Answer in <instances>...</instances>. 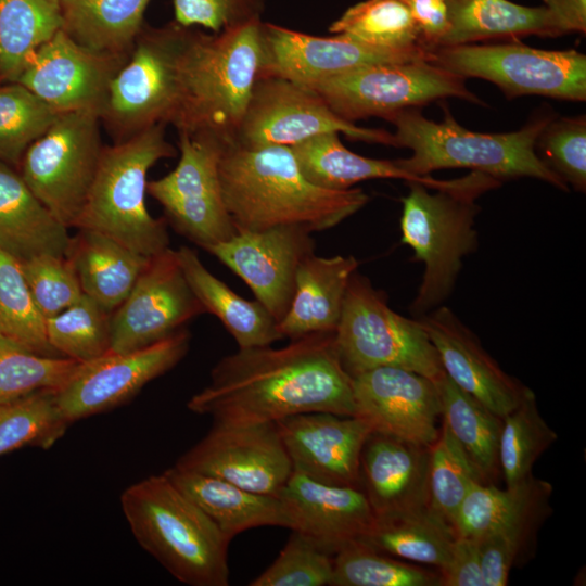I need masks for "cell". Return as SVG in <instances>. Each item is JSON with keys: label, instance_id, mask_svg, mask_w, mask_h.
I'll list each match as a JSON object with an SVG mask.
<instances>
[{"label": "cell", "instance_id": "cell-1", "mask_svg": "<svg viewBox=\"0 0 586 586\" xmlns=\"http://www.w3.org/2000/svg\"><path fill=\"white\" fill-rule=\"evenodd\" d=\"M334 333L308 334L281 348H239L215 365L188 408L220 423L277 422L319 411L355 416L353 378L341 364Z\"/></svg>", "mask_w": 586, "mask_h": 586}, {"label": "cell", "instance_id": "cell-2", "mask_svg": "<svg viewBox=\"0 0 586 586\" xmlns=\"http://www.w3.org/2000/svg\"><path fill=\"white\" fill-rule=\"evenodd\" d=\"M222 198L237 231L296 227L309 233L335 227L369 201L359 188L329 190L309 182L289 146L225 145Z\"/></svg>", "mask_w": 586, "mask_h": 586}, {"label": "cell", "instance_id": "cell-3", "mask_svg": "<svg viewBox=\"0 0 586 586\" xmlns=\"http://www.w3.org/2000/svg\"><path fill=\"white\" fill-rule=\"evenodd\" d=\"M262 21L214 35L190 31L180 95L170 124L178 133L233 144L260 73Z\"/></svg>", "mask_w": 586, "mask_h": 586}, {"label": "cell", "instance_id": "cell-4", "mask_svg": "<svg viewBox=\"0 0 586 586\" xmlns=\"http://www.w3.org/2000/svg\"><path fill=\"white\" fill-rule=\"evenodd\" d=\"M444 119L433 122L417 107L397 111L384 119L395 126L394 146L407 148L411 155L395 160L406 171L429 176L446 168H469L499 181L522 177L543 180L569 191L566 183L549 169L535 151V141L553 117L539 111L521 129L505 133H482L459 125L446 105Z\"/></svg>", "mask_w": 586, "mask_h": 586}, {"label": "cell", "instance_id": "cell-5", "mask_svg": "<svg viewBox=\"0 0 586 586\" xmlns=\"http://www.w3.org/2000/svg\"><path fill=\"white\" fill-rule=\"evenodd\" d=\"M403 199L402 241L424 265L422 281L410 306L421 317L438 307L451 293L464 256L475 251L477 199L501 186L498 179L476 170L450 179L440 189L409 181Z\"/></svg>", "mask_w": 586, "mask_h": 586}, {"label": "cell", "instance_id": "cell-6", "mask_svg": "<svg viewBox=\"0 0 586 586\" xmlns=\"http://www.w3.org/2000/svg\"><path fill=\"white\" fill-rule=\"evenodd\" d=\"M120 506L136 540L179 582L229 584L230 542L164 472L128 486Z\"/></svg>", "mask_w": 586, "mask_h": 586}, {"label": "cell", "instance_id": "cell-7", "mask_svg": "<svg viewBox=\"0 0 586 586\" xmlns=\"http://www.w3.org/2000/svg\"><path fill=\"white\" fill-rule=\"evenodd\" d=\"M165 126L156 124L103 146L74 228L102 232L148 257L169 247L166 219L154 218L145 202L150 168L176 155Z\"/></svg>", "mask_w": 586, "mask_h": 586}, {"label": "cell", "instance_id": "cell-8", "mask_svg": "<svg viewBox=\"0 0 586 586\" xmlns=\"http://www.w3.org/2000/svg\"><path fill=\"white\" fill-rule=\"evenodd\" d=\"M334 334L341 364L352 378L378 367L404 368L435 383L445 377L420 321L394 311L384 293L357 270L349 279Z\"/></svg>", "mask_w": 586, "mask_h": 586}, {"label": "cell", "instance_id": "cell-9", "mask_svg": "<svg viewBox=\"0 0 586 586\" xmlns=\"http://www.w3.org/2000/svg\"><path fill=\"white\" fill-rule=\"evenodd\" d=\"M190 30L177 23L141 31L113 77L100 119L114 142L153 125L170 124L180 95L182 54Z\"/></svg>", "mask_w": 586, "mask_h": 586}, {"label": "cell", "instance_id": "cell-10", "mask_svg": "<svg viewBox=\"0 0 586 586\" xmlns=\"http://www.w3.org/2000/svg\"><path fill=\"white\" fill-rule=\"evenodd\" d=\"M429 62L450 73L495 84L508 99L526 94L586 100V56L528 47L517 40L494 44L438 47Z\"/></svg>", "mask_w": 586, "mask_h": 586}, {"label": "cell", "instance_id": "cell-11", "mask_svg": "<svg viewBox=\"0 0 586 586\" xmlns=\"http://www.w3.org/2000/svg\"><path fill=\"white\" fill-rule=\"evenodd\" d=\"M100 115L61 113L26 150L18 171L43 205L74 228L91 188L103 150Z\"/></svg>", "mask_w": 586, "mask_h": 586}, {"label": "cell", "instance_id": "cell-12", "mask_svg": "<svg viewBox=\"0 0 586 586\" xmlns=\"http://www.w3.org/2000/svg\"><path fill=\"white\" fill-rule=\"evenodd\" d=\"M309 88L336 115L354 124L449 97L485 105L467 88L464 77L425 60L369 65Z\"/></svg>", "mask_w": 586, "mask_h": 586}, {"label": "cell", "instance_id": "cell-13", "mask_svg": "<svg viewBox=\"0 0 586 586\" xmlns=\"http://www.w3.org/2000/svg\"><path fill=\"white\" fill-rule=\"evenodd\" d=\"M179 161L167 175L148 181V193L163 207L165 219L203 250L238 231L221 192L219 162L225 144L205 135L178 133Z\"/></svg>", "mask_w": 586, "mask_h": 586}, {"label": "cell", "instance_id": "cell-14", "mask_svg": "<svg viewBox=\"0 0 586 586\" xmlns=\"http://www.w3.org/2000/svg\"><path fill=\"white\" fill-rule=\"evenodd\" d=\"M326 132L394 145L393 133L346 122L309 87L269 75L256 79L233 144L245 149L290 148Z\"/></svg>", "mask_w": 586, "mask_h": 586}, {"label": "cell", "instance_id": "cell-15", "mask_svg": "<svg viewBox=\"0 0 586 586\" xmlns=\"http://www.w3.org/2000/svg\"><path fill=\"white\" fill-rule=\"evenodd\" d=\"M189 344L190 333L184 328L143 348L109 352L79 362L54 392L59 410L71 424L124 404L149 382L174 368L187 354Z\"/></svg>", "mask_w": 586, "mask_h": 586}, {"label": "cell", "instance_id": "cell-16", "mask_svg": "<svg viewBox=\"0 0 586 586\" xmlns=\"http://www.w3.org/2000/svg\"><path fill=\"white\" fill-rule=\"evenodd\" d=\"M205 313L170 247L150 257L131 291L111 316L112 353L157 343Z\"/></svg>", "mask_w": 586, "mask_h": 586}, {"label": "cell", "instance_id": "cell-17", "mask_svg": "<svg viewBox=\"0 0 586 586\" xmlns=\"http://www.w3.org/2000/svg\"><path fill=\"white\" fill-rule=\"evenodd\" d=\"M175 466L272 496H279L293 472L276 422H214Z\"/></svg>", "mask_w": 586, "mask_h": 586}, {"label": "cell", "instance_id": "cell-18", "mask_svg": "<svg viewBox=\"0 0 586 586\" xmlns=\"http://www.w3.org/2000/svg\"><path fill=\"white\" fill-rule=\"evenodd\" d=\"M260 35L259 75L278 76L308 87L369 65L429 61L431 52L419 46L374 47L344 34L307 35L263 22Z\"/></svg>", "mask_w": 586, "mask_h": 586}, {"label": "cell", "instance_id": "cell-19", "mask_svg": "<svg viewBox=\"0 0 586 586\" xmlns=\"http://www.w3.org/2000/svg\"><path fill=\"white\" fill-rule=\"evenodd\" d=\"M128 54L90 50L61 29L37 50L16 82L59 114L90 111L101 116L110 84Z\"/></svg>", "mask_w": 586, "mask_h": 586}, {"label": "cell", "instance_id": "cell-20", "mask_svg": "<svg viewBox=\"0 0 586 586\" xmlns=\"http://www.w3.org/2000/svg\"><path fill=\"white\" fill-rule=\"evenodd\" d=\"M355 416L373 432L430 448L438 437L441 398L435 382L398 367H378L353 377Z\"/></svg>", "mask_w": 586, "mask_h": 586}, {"label": "cell", "instance_id": "cell-21", "mask_svg": "<svg viewBox=\"0 0 586 586\" xmlns=\"http://www.w3.org/2000/svg\"><path fill=\"white\" fill-rule=\"evenodd\" d=\"M310 234L296 227L238 231L206 251L241 278L279 322L290 307L300 265L315 253Z\"/></svg>", "mask_w": 586, "mask_h": 586}, {"label": "cell", "instance_id": "cell-22", "mask_svg": "<svg viewBox=\"0 0 586 586\" xmlns=\"http://www.w3.org/2000/svg\"><path fill=\"white\" fill-rule=\"evenodd\" d=\"M293 471L320 482L360 487L369 423L357 416L305 412L276 422Z\"/></svg>", "mask_w": 586, "mask_h": 586}, {"label": "cell", "instance_id": "cell-23", "mask_svg": "<svg viewBox=\"0 0 586 586\" xmlns=\"http://www.w3.org/2000/svg\"><path fill=\"white\" fill-rule=\"evenodd\" d=\"M418 320L456 385L501 419L522 402L530 388L500 368L451 309L440 305Z\"/></svg>", "mask_w": 586, "mask_h": 586}, {"label": "cell", "instance_id": "cell-24", "mask_svg": "<svg viewBox=\"0 0 586 586\" xmlns=\"http://www.w3.org/2000/svg\"><path fill=\"white\" fill-rule=\"evenodd\" d=\"M279 497L291 520L290 530L333 556L362 539L375 518L360 487L320 482L297 471Z\"/></svg>", "mask_w": 586, "mask_h": 586}, {"label": "cell", "instance_id": "cell-25", "mask_svg": "<svg viewBox=\"0 0 586 586\" xmlns=\"http://www.w3.org/2000/svg\"><path fill=\"white\" fill-rule=\"evenodd\" d=\"M430 448L371 432L360 456V488L374 515L429 506Z\"/></svg>", "mask_w": 586, "mask_h": 586}, {"label": "cell", "instance_id": "cell-26", "mask_svg": "<svg viewBox=\"0 0 586 586\" xmlns=\"http://www.w3.org/2000/svg\"><path fill=\"white\" fill-rule=\"evenodd\" d=\"M358 265L354 256L322 257L314 253L305 258L296 272L290 307L278 322L282 339L335 332L349 279Z\"/></svg>", "mask_w": 586, "mask_h": 586}, {"label": "cell", "instance_id": "cell-27", "mask_svg": "<svg viewBox=\"0 0 586 586\" xmlns=\"http://www.w3.org/2000/svg\"><path fill=\"white\" fill-rule=\"evenodd\" d=\"M20 171L0 161V250L21 264L42 254L66 256L72 237Z\"/></svg>", "mask_w": 586, "mask_h": 586}, {"label": "cell", "instance_id": "cell-28", "mask_svg": "<svg viewBox=\"0 0 586 586\" xmlns=\"http://www.w3.org/2000/svg\"><path fill=\"white\" fill-rule=\"evenodd\" d=\"M164 473L216 524L227 540L258 526L291 528L279 496L247 491L222 479L174 466Z\"/></svg>", "mask_w": 586, "mask_h": 586}, {"label": "cell", "instance_id": "cell-29", "mask_svg": "<svg viewBox=\"0 0 586 586\" xmlns=\"http://www.w3.org/2000/svg\"><path fill=\"white\" fill-rule=\"evenodd\" d=\"M551 492L550 483L532 474L505 489L480 483L462 501L454 530L457 536L474 538L497 531L531 537L547 514Z\"/></svg>", "mask_w": 586, "mask_h": 586}, {"label": "cell", "instance_id": "cell-30", "mask_svg": "<svg viewBox=\"0 0 586 586\" xmlns=\"http://www.w3.org/2000/svg\"><path fill=\"white\" fill-rule=\"evenodd\" d=\"M66 257L75 268L82 293L111 313L127 297L150 259L114 238L89 229H78L72 237Z\"/></svg>", "mask_w": 586, "mask_h": 586}, {"label": "cell", "instance_id": "cell-31", "mask_svg": "<svg viewBox=\"0 0 586 586\" xmlns=\"http://www.w3.org/2000/svg\"><path fill=\"white\" fill-rule=\"evenodd\" d=\"M449 29L440 47L491 39H517L528 35L559 37L565 34L545 7H526L508 0H445Z\"/></svg>", "mask_w": 586, "mask_h": 586}, {"label": "cell", "instance_id": "cell-32", "mask_svg": "<svg viewBox=\"0 0 586 586\" xmlns=\"http://www.w3.org/2000/svg\"><path fill=\"white\" fill-rule=\"evenodd\" d=\"M176 254L204 310L219 319L239 348L271 345L282 339L278 322L260 302L235 293L204 266L192 249L182 245Z\"/></svg>", "mask_w": 586, "mask_h": 586}, {"label": "cell", "instance_id": "cell-33", "mask_svg": "<svg viewBox=\"0 0 586 586\" xmlns=\"http://www.w3.org/2000/svg\"><path fill=\"white\" fill-rule=\"evenodd\" d=\"M304 177L329 190H347L371 179L416 181L430 189L445 187L449 180L410 174L396 161L361 156L343 145L337 132H326L290 146Z\"/></svg>", "mask_w": 586, "mask_h": 586}, {"label": "cell", "instance_id": "cell-34", "mask_svg": "<svg viewBox=\"0 0 586 586\" xmlns=\"http://www.w3.org/2000/svg\"><path fill=\"white\" fill-rule=\"evenodd\" d=\"M457 534L453 525L429 506L375 515L360 539L385 555L441 571L447 563Z\"/></svg>", "mask_w": 586, "mask_h": 586}, {"label": "cell", "instance_id": "cell-35", "mask_svg": "<svg viewBox=\"0 0 586 586\" xmlns=\"http://www.w3.org/2000/svg\"><path fill=\"white\" fill-rule=\"evenodd\" d=\"M151 0H61L62 29L79 44L128 54L142 31Z\"/></svg>", "mask_w": 586, "mask_h": 586}, {"label": "cell", "instance_id": "cell-36", "mask_svg": "<svg viewBox=\"0 0 586 586\" xmlns=\"http://www.w3.org/2000/svg\"><path fill=\"white\" fill-rule=\"evenodd\" d=\"M62 26L61 0H0V84L16 82Z\"/></svg>", "mask_w": 586, "mask_h": 586}, {"label": "cell", "instance_id": "cell-37", "mask_svg": "<svg viewBox=\"0 0 586 586\" xmlns=\"http://www.w3.org/2000/svg\"><path fill=\"white\" fill-rule=\"evenodd\" d=\"M443 422L462 447L483 480L496 477L502 419L446 374L436 383Z\"/></svg>", "mask_w": 586, "mask_h": 586}, {"label": "cell", "instance_id": "cell-38", "mask_svg": "<svg viewBox=\"0 0 586 586\" xmlns=\"http://www.w3.org/2000/svg\"><path fill=\"white\" fill-rule=\"evenodd\" d=\"M558 438L544 420L532 390L522 402L502 418L498 461L507 486H512L532 474L539 456Z\"/></svg>", "mask_w": 586, "mask_h": 586}, {"label": "cell", "instance_id": "cell-39", "mask_svg": "<svg viewBox=\"0 0 586 586\" xmlns=\"http://www.w3.org/2000/svg\"><path fill=\"white\" fill-rule=\"evenodd\" d=\"M0 335L41 355L60 356L49 344L46 319L31 296L21 263L0 250Z\"/></svg>", "mask_w": 586, "mask_h": 586}, {"label": "cell", "instance_id": "cell-40", "mask_svg": "<svg viewBox=\"0 0 586 586\" xmlns=\"http://www.w3.org/2000/svg\"><path fill=\"white\" fill-rule=\"evenodd\" d=\"M329 30L374 47L393 49L421 47L407 0L358 2L334 21Z\"/></svg>", "mask_w": 586, "mask_h": 586}, {"label": "cell", "instance_id": "cell-41", "mask_svg": "<svg viewBox=\"0 0 586 586\" xmlns=\"http://www.w3.org/2000/svg\"><path fill=\"white\" fill-rule=\"evenodd\" d=\"M111 311L84 294L72 306L46 319L49 344L58 355L78 362L99 358L111 348Z\"/></svg>", "mask_w": 586, "mask_h": 586}, {"label": "cell", "instance_id": "cell-42", "mask_svg": "<svg viewBox=\"0 0 586 586\" xmlns=\"http://www.w3.org/2000/svg\"><path fill=\"white\" fill-rule=\"evenodd\" d=\"M331 586H442V577L358 540L334 555Z\"/></svg>", "mask_w": 586, "mask_h": 586}, {"label": "cell", "instance_id": "cell-43", "mask_svg": "<svg viewBox=\"0 0 586 586\" xmlns=\"http://www.w3.org/2000/svg\"><path fill=\"white\" fill-rule=\"evenodd\" d=\"M53 391H38L0 405V456L24 446L43 449L66 431Z\"/></svg>", "mask_w": 586, "mask_h": 586}, {"label": "cell", "instance_id": "cell-44", "mask_svg": "<svg viewBox=\"0 0 586 586\" xmlns=\"http://www.w3.org/2000/svg\"><path fill=\"white\" fill-rule=\"evenodd\" d=\"M480 483L486 482L443 422L430 447L429 507L454 525L462 501Z\"/></svg>", "mask_w": 586, "mask_h": 586}, {"label": "cell", "instance_id": "cell-45", "mask_svg": "<svg viewBox=\"0 0 586 586\" xmlns=\"http://www.w3.org/2000/svg\"><path fill=\"white\" fill-rule=\"evenodd\" d=\"M58 115L20 82L0 84V161L18 169L26 150Z\"/></svg>", "mask_w": 586, "mask_h": 586}, {"label": "cell", "instance_id": "cell-46", "mask_svg": "<svg viewBox=\"0 0 586 586\" xmlns=\"http://www.w3.org/2000/svg\"><path fill=\"white\" fill-rule=\"evenodd\" d=\"M78 364L35 353L0 335V405L38 391H58Z\"/></svg>", "mask_w": 586, "mask_h": 586}, {"label": "cell", "instance_id": "cell-47", "mask_svg": "<svg viewBox=\"0 0 586 586\" xmlns=\"http://www.w3.org/2000/svg\"><path fill=\"white\" fill-rule=\"evenodd\" d=\"M542 162L576 191L586 190V118L552 117L535 141Z\"/></svg>", "mask_w": 586, "mask_h": 586}, {"label": "cell", "instance_id": "cell-48", "mask_svg": "<svg viewBox=\"0 0 586 586\" xmlns=\"http://www.w3.org/2000/svg\"><path fill=\"white\" fill-rule=\"evenodd\" d=\"M333 555L292 531L277 559L251 586H326L333 579Z\"/></svg>", "mask_w": 586, "mask_h": 586}, {"label": "cell", "instance_id": "cell-49", "mask_svg": "<svg viewBox=\"0 0 586 586\" xmlns=\"http://www.w3.org/2000/svg\"><path fill=\"white\" fill-rule=\"evenodd\" d=\"M21 265L44 319L63 311L84 295L75 268L66 256L42 254Z\"/></svg>", "mask_w": 586, "mask_h": 586}, {"label": "cell", "instance_id": "cell-50", "mask_svg": "<svg viewBox=\"0 0 586 586\" xmlns=\"http://www.w3.org/2000/svg\"><path fill=\"white\" fill-rule=\"evenodd\" d=\"M176 23L216 33L260 21L265 0H173Z\"/></svg>", "mask_w": 586, "mask_h": 586}, {"label": "cell", "instance_id": "cell-51", "mask_svg": "<svg viewBox=\"0 0 586 586\" xmlns=\"http://www.w3.org/2000/svg\"><path fill=\"white\" fill-rule=\"evenodd\" d=\"M475 539L479 544L483 586L507 585L510 570L530 538L515 532L497 531Z\"/></svg>", "mask_w": 586, "mask_h": 586}, {"label": "cell", "instance_id": "cell-52", "mask_svg": "<svg viewBox=\"0 0 586 586\" xmlns=\"http://www.w3.org/2000/svg\"><path fill=\"white\" fill-rule=\"evenodd\" d=\"M440 574L442 586H483L477 540L457 536L448 561Z\"/></svg>", "mask_w": 586, "mask_h": 586}, {"label": "cell", "instance_id": "cell-53", "mask_svg": "<svg viewBox=\"0 0 586 586\" xmlns=\"http://www.w3.org/2000/svg\"><path fill=\"white\" fill-rule=\"evenodd\" d=\"M419 35V43L432 51L438 48L449 29L445 0H407Z\"/></svg>", "mask_w": 586, "mask_h": 586}, {"label": "cell", "instance_id": "cell-54", "mask_svg": "<svg viewBox=\"0 0 586 586\" xmlns=\"http://www.w3.org/2000/svg\"><path fill=\"white\" fill-rule=\"evenodd\" d=\"M565 34L586 31V0H543Z\"/></svg>", "mask_w": 586, "mask_h": 586}]
</instances>
